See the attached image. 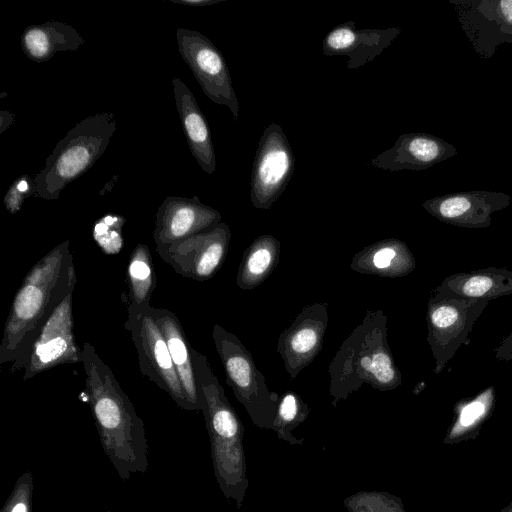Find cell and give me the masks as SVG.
<instances>
[{
  "mask_svg": "<svg viewBox=\"0 0 512 512\" xmlns=\"http://www.w3.org/2000/svg\"><path fill=\"white\" fill-rule=\"evenodd\" d=\"M344 506L349 512H406L401 498L379 491H360L348 496Z\"/></svg>",
  "mask_w": 512,
  "mask_h": 512,
  "instance_id": "obj_28",
  "label": "cell"
},
{
  "mask_svg": "<svg viewBox=\"0 0 512 512\" xmlns=\"http://www.w3.org/2000/svg\"><path fill=\"white\" fill-rule=\"evenodd\" d=\"M400 32L397 27L358 29L354 21H347L328 32L323 39V53L347 56V68L357 69L374 60Z\"/></svg>",
  "mask_w": 512,
  "mask_h": 512,
  "instance_id": "obj_18",
  "label": "cell"
},
{
  "mask_svg": "<svg viewBox=\"0 0 512 512\" xmlns=\"http://www.w3.org/2000/svg\"><path fill=\"white\" fill-rule=\"evenodd\" d=\"M350 267L361 274L397 278L410 274L416 267V260L405 242L387 238L357 252Z\"/></svg>",
  "mask_w": 512,
  "mask_h": 512,
  "instance_id": "obj_21",
  "label": "cell"
},
{
  "mask_svg": "<svg viewBox=\"0 0 512 512\" xmlns=\"http://www.w3.org/2000/svg\"><path fill=\"white\" fill-rule=\"evenodd\" d=\"M70 242L66 240L38 260L17 290L0 344V365L22 360L54 308L76 284Z\"/></svg>",
  "mask_w": 512,
  "mask_h": 512,
  "instance_id": "obj_2",
  "label": "cell"
},
{
  "mask_svg": "<svg viewBox=\"0 0 512 512\" xmlns=\"http://www.w3.org/2000/svg\"><path fill=\"white\" fill-rule=\"evenodd\" d=\"M447 297L488 300L512 295V271L486 267L449 275L433 290Z\"/></svg>",
  "mask_w": 512,
  "mask_h": 512,
  "instance_id": "obj_20",
  "label": "cell"
},
{
  "mask_svg": "<svg viewBox=\"0 0 512 512\" xmlns=\"http://www.w3.org/2000/svg\"><path fill=\"white\" fill-rule=\"evenodd\" d=\"M512 197L504 192L474 190L448 193L426 200L422 207L438 220L461 228H487L492 215L508 207Z\"/></svg>",
  "mask_w": 512,
  "mask_h": 512,
  "instance_id": "obj_15",
  "label": "cell"
},
{
  "mask_svg": "<svg viewBox=\"0 0 512 512\" xmlns=\"http://www.w3.org/2000/svg\"><path fill=\"white\" fill-rule=\"evenodd\" d=\"M387 324L382 309L367 310L362 322L340 345L328 366L334 407L363 384L380 391L401 385L402 375L388 344Z\"/></svg>",
  "mask_w": 512,
  "mask_h": 512,
  "instance_id": "obj_3",
  "label": "cell"
},
{
  "mask_svg": "<svg viewBox=\"0 0 512 512\" xmlns=\"http://www.w3.org/2000/svg\"><path fill=\"white\" fill-rule=\"evenodd\" d=\"M33 490V475L26 471L17 479L0 512H32Z\"/></svg>",
  "mask_w": 512,
  "mask_h": 512,
  "instance_id": "obj_30",
  "label": "cell"
},
{
  "mask_svg": "<svg viewBox=\"0 0 512 512\" xmlns=\"http://www.w3.org/2000/svg\"><path fill=\"white\" fill-rule=\"evenodd\" d=\"M35 195V184L27 174L18 177L7 190L3 202L7 211L11 214L19 212L28 197Z\"/></svg>",
  "mask_w": 512,
  "mask_h": 512,
  "instance_id": "obj_31",
  "label": "cell"
},
{
  "mask_svg": "<svg viewBox=\"0 0 512 512\" xmlns=\"http://www.w3.org/2000/svg\"><path fill=\"white\" fill-rule=\"evenodd\" d=\"M72 298L73 291L54 308L26 356L11 364V373L23 369V380H29L59 365L81 363V349L74 334Z\"/></svg>",
  "mask_w": 512,
  "mask_h": 512,
  "instance_id": "obj_9",
  "label": "cell"
},
{
  "mask_svg": "<svg viewBox=\"0 0 512 512\" xmlns=\"http://www.w3.org/2000/svg\"><path fill=\"white\" fill-rule=\"evenodd\" d=\"M153 317L164 336L181 385L192 411H201L193 367V350L176 314L152 306Z\"/></svg>",
  "mask_w": 512,
  "mask_h": 512,
  "instance_id": "obj_22",
  "label": "cell"
},
{
  "mask_svg": "<svg viewBox=\"0 0 512 512\" xmlns=\"http://www.w3.org/2000/svg\"><path fill=\"white\" fill-rule=\"evenodd\" d=\"M128 308L142 310L151 306L156 287L152 255L146 244H138L131 252L127 265Z\"/></svg>",
  "mask_w": 512,
  "mask_h": 512,
  "instance_id": "obj_26",
  "label": "cell"
},
{
  "mask_svg": "<svg viewBox=\"0 0 512 512\" xmlns=\"http://www.w3.org/2000/svg\"><path fill=\"white\" fill-rule=\"evenodd\" d=\"M458 20L472 43L474 50L483 58L493 56L505 43H512V0H456Z\"/></svg>",
  "mask_w": 512,
  "mask_h": 512,
  "instance_id": "obj_13",
  "label": "cell"
},
{
  "mask_svg": "<svg viewBox=\"0 0 512 512\" xmlns=\"http://www.w3.org/2000/svg\"><path fill=\"white\" fill-rule=\"evenodd\" d=\"M490 301L441 296L431 291L427 305V342L435 359L433 372L440 374L462 345Z\"/></svg>",
  "mask_w": 512,
  "mask_h": 512,
  "instance_id": "obj_7",
  "label": "cell"
},
{
  "mask_svg": "<svg viewBox=\"0 0 512 512\" xmlns=\"http://www.w3.org/2000/svg\"><path fill=\"white\" fill-rule=\"evenodd\" d=\"M176 41L181 57L204 94L214 103L226 106L237 121L239 103L227 63L219 49L202 33L187 28L177 29Z\"/></svg>",
  "mask_w": 512,
  "mask_h": 512,
  "instance_id": "obj_10",
  "label": "cell"
},
{
  "mask_svg": "<svg viewBox=\"0 0 512 512\" xmlns=\"http://www.w3.org/2000/svg\"><path fill=\"white\" fill-rule=\"evenodd\" d=\"M173 3L185 5L188 7H204L221 2L222 0H170Z\"/></svg>",
  "mask_w": 512,
  "mask_h": 512,
  "instance_id": "obj_33",
  "label": "cell"
},
{
  "mask_svg": "<svg viewBox=\"0 0 512 512\" xmlns=\"http://www.w3.org/2000/svg\"><path fill=\"white\" fill-rule=\"evenodd\" d=\"M295 169V157L279 124L268 125L259 140L251 172L250 198L257 209H270L284 192Z\"/></svg>",
  "mask_w": 512,
  "mask_h": 512,
  "instance_id": "obj_11",
  "label": "cell"
},
{
  "mask_svg": "<svg viewBox=\"0 0 512 512\" xmlns=\"http://www.w3.org/2000/svg\"><path fill=\"white\" fill-rule=\"evenodd\" d=\"M124 328L131 335L141 374L166 392L179 408L192 411L166 340L153 317L152 306L142 310L127 308Z\"/></svg>",
  "mask_w": 512,
  "mask_h": 512,
  "instance_id": "obj_8",
  "label": "cell"
},
{
  "mask_svg": "<svg viewBox=\"0 0 512 512\" xmlns=\"http://www.w3.org/2000/svg\"><path fill=\"white\" fill-rule=\"evenodd\" d=\"M231 230L220 222L173 244L156 247L157 254L179 275L197 281L212 278L222 267L228 253Z\"/></svg>",
  "mask_w": 512,
  "mask_h": 512,
  "instance_id": "obj_12",
  "label": "cell"
},
{
  "mask_svg": "<svg viewBox=\"0 0 512 512\" xmlns=\"http://www.w3.org/2000/svg\"><path fill=\"white\" fill-rule=\"evenodd\" d=\"M310 414V407L295 391L288 390L280 396L277 412L271 430L276 432L280 440L292 445L303 444L292 431L304 422Z\"/></svg>",
  "mask_w": 512,
  "mask_h": 512,
  "instance_id": "obj_27",
  "label": "cell"
},
{
  "mask_svg": "<svg viewBox=\"0 0 512 512\" xmlns=\"http://www.w3.org/2000/svg\"><path fill=\"white\" fill-rule=\"evenodd\" d=\"M81 364L88 404L105 455L123 481L133 473H145L149 463L144 421L112 369L88 342L81 347Z\"/></svg>",
  "mask_w": 512,
  "mask_h": 512,
  "instance_id": "obj_1",
  "label": "cell"
},
{
  "mask_svg": "<svg viewBox=\"0 0 512 512\" xmlns=\"http://www.w3.org/2000/svg\"><path fill=\"white\" fill-rule=\"evenodd\" d=\"M105 512H112V511L107 510V511H105Z\"/></svg>",
  "mask_w": 512,
  "mask_h": 512,
  "instance_id": "obj_36",
  "label": "cell"
},
{
  "mask_svg": "<svg viewBox=\"0 0 512 512\" xmlns=\"http://www.w3.org/2000/svg\"><path fill=\"white\" fill-rule=\"evenodd\" d=\"M193 367L216 481L223 495L233 499L239 509L248 488L243 445L245 429L206 356L195 349Z\"/></svg>",
  "mask_w": 512,
  "mask_h": 512,
  "instance_id": "obj_4",
  "label": "cell"
},
{
  "mask_svg": "<svg viewBox=\"0 0 512 512\" xmlns=\"http://www.w3.org/2000/svg\"><path fill=\"white\" fill-rule=\"evenodd\" d=\"M0 118V132L2 133L14 122V115L9 111H1Z\"/></svg>",
  "mask_w": 512,
  "mask_h": 512,
  "instance_id": "obj_34",
  "label": "cell"
},
{
  "mask_svg": "<svg viewBox=\"0 0 512 512\" xmlns=\"http://www.w3.org/2000/svg\"><path fill=\"white\" fill-rule=\"evenodd\" d=\"M457 149L444 139L427 133H405L388 150L371 160V165L386 171L424 170L446 161Z\"/></svg>",
  "mask_w": 512,
  "mask_h": 512,
  "instance_id": "obj_17",
  "label": "cell"
},
{
  "mask_svg": "<svg viewBox=\"0 0 512 512\" xmlns=\"http://www.w3.org/2000/svg\"><path fill=\"white\" fill-rule=\"evenodd\" d=\"M495 405L496 390L493 386L458 401L454 405L453 418L443 443L451 445L476 439L483 424L491 417Z\"/></svg>",
  "mask_w": 512,
  "mask_h": 512,
  "instance_id": "obj_24",
  "label": "cell"
},
{
  "mask_svg": "<svg viewBox=\"0 0 512 512\" xmlns=\"http://www.w3.org/2000/svg\"><path fill=\"white\" fill-rule=\"evenodd\" d=\"M221 220L218 210L205 205L195 196H169L156 212L153 240L156 247L173 244L189 236L216 227Z\"/></svg>",
  "mask_w": 512,
  "mask_h": 512,
  "instance_id": "obj_16",
  "label": "cell"
},
{
  "mask_svg": "<svg viewBox=\"0 0 512 512\" xmlns=\"http://www.w3.org/2000/svg\"><path fill=\"white\" fill-rule=\"evenodd\" d=\"M115 130L112 112H101L78 122L56 144L44 168L34 177L35 195L57 200L67 184L87 172L105 152Z\"/></svg>",
  "mask_w": 512,
  "mask_h": 512,
  "instance_id": "obj_5",
  "label": "cell"
},
{
  "mask_svg": "<svg viewBox=\"0 0 512 512\" xmlns=\"http://www.w3.org/2000/svg\"><path fill=\"white\" fill-rule=\"evenodd\" d=\"M212 338L234 396L257 427L271 429L280 396L268 389L252 354L236 335L214 324Z\"/></svg>",
  "mask_w": 512,
  "mask_h": 512,
  "instance_id": "obj_6",
  "label": "cell"
},
{
  "mask_svg": "<svg viewBox=\"0 0 512 512\" xmlns=\"http://www.w3.org/2000/svg\"><path fill=\"white\" fill-rule=\"evenodd\" d=\"M172 86L176 109L189 149L200 168L213 174L216 170V155L206 118L194 95L181 79L173 78Z\"/></svg>",
  "mask_w": 512,
  "mask_h": 512,
  "instance_id": "obj_19",
  "label": "cell"
},
{
  "mask_svg": "<svg viewBox=\"0 0 512 512\" xmlns=\"http://www.w3.org/2000/svg\"><path fill=\"white\" fill-rule=\"evenodd\" d=\"M20 43L30 60L42 63L57 52L78 50L83 45L84 38L66 23L48 21L25 28Z\"/></svg>",
  "mask_w": 512,
  "mask_h": 512,
  "instance_id": "obj_23",
  "label": "cell"
},
{
  "mask_svg": "<svg viewBox=\"0 0 512 512\" xmlns=\"http://www.w3.org/2000/svg\"><path fill=\"white\" fill-rule=\"evenodd\" d=\"M500 512H512V501L506 507L501 509Z\"/></svg>",
  "mask_w": 512,
  "mask_h": 512,
  "instance_id": "obj_35",
  "label": "cell"
},
{
  "mask_svg": "<svg viewBox=\"0 0 512 512\" xmlns=\"http://www.w3.org/2000/svg\"><path fill=\"white\" fill-rule=\"evenodd\" d=\"M280 256V241L274 236H258L244 251L236 275L242 290H252L262 284L276 268Z\"/></svg>",
  "mask_w": 512,
  "mask_h": 512,
  "instance_id": "obj_25",
  "label": "cell"
},
{
  "mask_svg": "<svg viewBox=\"0 0 512 512\" xmlns=\"http://www.w3.org/2000/svg\"><path fill=\"white\" fill-rule=\"evenodd\" d=\"M126 219L117 214H106L99 218L93 227V238L101 250L117 254L123 247L122 230Z\"/></svg>",
  "mask_w": 512,
  "mask_h": 512,
  "instance_id": "obj_29",
  "label": "cell"
},
{
  "mask_svg": "<svg viewBox=\"0 0 512 512\" xmlns=\"http://www.w3.org/2000/svg\"><path fill=\"white\" fill-rule=\"evenodd\" d=\"M328 325V304L306 306L284 329L277 341V352L291 379L312 363L322 349Z\"/></svg>",
  "mask_w": 512,
  "mask_h": 512,
  "instance_id": "obj_14",
  "label": "cell"
},
{
  "mask_svg": "<svg viewBox=\"0 0 512 512\" xmlns=\"http://www.w3.org/2000/svg\"><path fill=\"white\" fill-rule=\"evenodd\" d=\"M494 357L499 361L512 360V330L494 349Z\"/></svg>",
  "mask_w": 512,
  "mask_h": 512,
  "instance_id": "obj_32",
  "label": "cell"
}]
</instances>
